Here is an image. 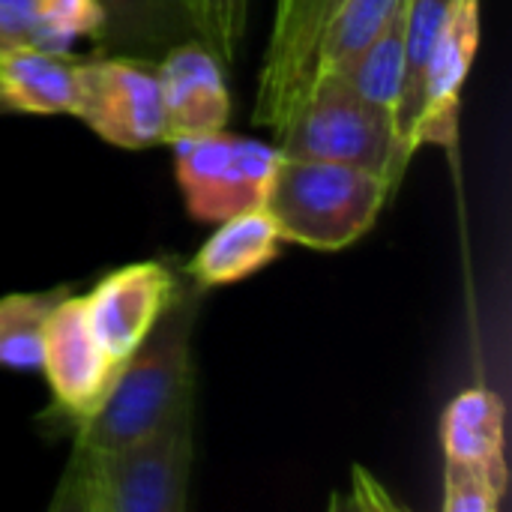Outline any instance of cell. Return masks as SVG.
I'll use <instances>...</instances> for the list:
<instances>
[{
  "mask_svg": "<svg viewBox=\"0 0 512 512\" xmlns=\"http://www.w3.org/2000/svg\"><path fill=\"white\" fill-rule=\"evenodd\" d=\"M204 288L180 270V285L150 336L117 369L99 405L75 420V444L84 450H111L141 441L168 426L183 408L198 402V372L192 336Z\"/></svg>",
  "mask_w": 512,
  "mask_h": 512,
  "instance_id": "1",
  "label": "cell"
},
{
  "mask_svg": "<svg viewBox=\"0 0 512 512\" xmlns=\"http://www.w3.org/2000/svg\"><path fill=\"white\" fill-rule=\"evenodd\" d=\"M195 465V405L159 432L111 447H72L54 512H183Z\"/></svg>",
  "mask_w": 512,
  "mask_h": 512,
  "instance_id": "2",
  "label": "cell"
},
{
  "mask_svg": "<svg viewBox=\"0 0 512 512\" xmlns=\"http://www.w3.org/2000/svg\"><path fill=\"white\" fill-rule=\"evenodd\" d=\"M396 186L339 162L282 156L264 198L285 243L339 252L357 243L381 216Z\"/></svg>",
  "mask_w": 512,
  "mask_h": 512,
  "instance_id": "3",
  "label": "cell"
},
{
  "mask_svg": "<svg viewBox=\"0 0 512 512\" xmlns=\"http://www.w3.org/2000/svg\"><path fill=\"white\" fill-rule=\"evenodd\" d=\"M276 141L282 156L351 165L381 174L393 186H399L414 156L396 132L393 111L363 99L333 72L312 81Z\"/></svg>",
  "mask_w": 512,
  "mask_h": 512,
  "instance_id": "4",
  "label": "cell"
},
{
  "mask_svg": "<svg viewBox=\"0 0 512 512\" xmlns=\"http://www.w3.org/2000/svg\"><path fill=\"white\" fill-rule=\"evenodd\" d=\"M174 150L177 186L198 222L219 225L246 210L264 207L282 150L225 129L168 141Z\"/></svg>",
  "mask_w": 512,
  "mask_h": 512,
  "instance_id": "5",
  "label": "cell"
},
{
  "mask_svg": "<svg viewBox=\"0 0 512 512\" xmlns=\"http://www.w3.org/2000/svg\"><path fill=\"white\" fill-rule=\"evenodd\" d=\"M75 117L123 150L168 144L156 63L105 54L81 60Z\"/></svg>",
  "mask_w": 512,
  "mask_h": 512,
  "instance_id": "6",
  "label": "cell"
},
{
  "mask_svg": "<svg viewBox=\"0 0 512 512\" xmlns=\"http://www.w3.org/2000/svg\"><path fill=\"white\" fill-rule=\"evenodd\" d=\"M342 6L345 0H276L252 111L258 126L276 135L297 111L318 78V51Z\"/></svg>",
  "mask_w": 512,
  "mask_h": 512,
  "instance_id": "7",
  "label": "cell"
},
{
  "mask_svg": "<svg viewBox=\"0 0 512 512\" xmlns=\"http://www.w3.org/2000/svg\"><path fill=\"white\" fill-rule=\"evenodd\" d=\"M177 285L180 273L171 264L141 261L108 273L90 294L81 297L99 348L117 366H123L150 336L153 324L174 300Z\"/></svg>",
  "mask_w": 512,
  "mask_h": 512,
  "instance_id": "8",
  "label": "cell"
},
{
  "mask_svg": "<svg viewBox=\"0 0 512 512\" xmlns=\"http://www.w3.org/2000/svg\"><path fill=\"white\" fill-rule=\"evenodd\" d=\"M117 363L99 348L81 297L63 294L45 321L42 339V375L69 423L90 414L108 393Z\"/></svg>",
  "mask_w": 512,
  "mask_h": 512,
  "instance_id": "9",
  "label": "cell"
},
{
  "mask_svg": "<svg viewBox=\"0 0 512 512\" xmlns=\"http://www.w3.org/2000/svg\"><path fill=\"white\" fill-rule=\"evenodd\" d=\"M168 141L219 132L231 114L225 63L201 42L186 39L156 60Z\"/></svg>",
  "mask_w": 512,
  "mask_h": 512,
  "instance_id": "10",
  "label": "cell"
},
{
  "mask_svg": "<svg viewBox=\"0 0 512 512\" xmlns=\"http://www.w3.org/2000/svg\"><path fill=\"white\" fill-rule=\"evenodd\" d=\"M480 45V0H456L429 57L420 93L417 144H453L459 129L462 87Z\"/></svg>",
  "mask_w": 512,
  "mask_h": 512,
  "instance_id": "11",
  "label": "cell"
},
{
  "mask_svg": "<svg viewBox=\"0 0 512 512\" xmlns=\"http://www.w3.org/2000/svg\"><path fill=\"white\" fill-rule=\"evenodd\" d=\"M96 54L156 63L186 39H198L186 0H99Z\"/></svg>",
  "mask_w": 512,
  "mask_h": 512,
  "instance_id": "12",
  "label": "cell"
},
{
  "mask_svg": "<svg viewBox=\"0 0 512 512\" xmlns=\"http://www.w3.org/2000/svg\"><path fill=\"white\" fill-rule=\"evenodd\" d=\"M282 234L264 207L222 219L219 228L192 255L186 273L207 291L240 282L267 267L282 252Z\"/></svg>",
  "mask_w": 512,
  "mask_h": 512,
  "instance_id": "13",
  "label": "cell"
},
{
  "mask_svg": "<svg viewBox=\"0 0 512 512\" xmlns=\"http://www.w3.org/2000/svg\"><path fill=\"white\" fill-rule=\"evenodd\" d=\"M78 66L66 51L15 48L0 54V105L24 114H72L78 108Z\"/></svg>",
  "mask_w": 512,
  "mask_h": 512,
  "instance_id": "14",
  "label": "cell"
},
{
  "mask_svg": "<svg viewBox=\"0 0 512 512\" xmlns=\"http://www.w3.org/2000/svg\"><path fill=\"white\" fill-rule=\"evenodd\" d=\"M447 468L480 471L507 480L504 465V402L492 390L459 393L441 423Z\"/></svg>",
  "mask_w": 512,
  "mask_h": 512,
  "instance_id": "15",
  "label": "cell"
},
{
  "mask_svg": "<svg viewBox=\"0 0 512 512\" xmlns=\"http://www.w3.org/2000/svg\"><path fill=\"white\" fill-rule=\"evenodd\" d=\"M456 0H408L405 3V81L396 102V132L411 153H417V123H420V93L429 57L438 36L453 12Z\"/></svg>",
  "mask_w": 512,
  "mask_h": 512,
  "instance_id": "16",
  "label": "cell"
},
{
  "mask_svg": "<svg viewBox=\"0 0 512 512\" xmlns=\"http://www.w3.org/2000/svg\"><path fill=\"white\" fill-rule=\"evenodd\" d=\"M408 3V0H405ZM363 99L396 111L405 81V6L360 54L333 69Z\"/></svg>",
  "mask_w": 512,
  "mask_h": 512,
  "instance_id": "17",
  "label": "cell"
},
{
  "mask_svg": "<svg viewBox=\"0 0 512 512\" xmlns=\"http://www.w3.org/2000/svg\"><path fill=\"white\" fill-rule=\"evenodd\" d=\"M69 288L0 297V369L39 372L45 321Z\"/></svg>",
  "mask_w": 512,
  "mask_h": 512,
  "instance_id": "18",
  "label": "cell"
},
{
  "mask_svg": "<svg viewBox=\"0 0 512 512\" xmlns=\"http://www.w3.org/2000/svg\"><path fill=\"white\" fill-rule=\"evenodd\" d=\"M402 6L405 0H345L324 33L318 51V75L333 72L345 60L360 54L402 12Z\"/></svg>",
  "mask_w": 512,
  "mask_h": 512,
  "instance_id": "19",
  "label": "cell"
},
{
  "mask_svg": "<svg viewBox=\"0 0 512 512\" xmlns=\"http://www.w3.org/2000/svg\"><path fill=\"white\" fill-rule=\"evenodd\" d=\"M36 48L66 51L78 36H93L102 27L99 0H39L36 3Z\"/></svg>",
  "mask_w": 512,
  "mask_h": 512,
  "instance_id": "20",
  "label": "cell"
},
{
  "mask_svg": "<svg viewBox=\"0 0 512 512\" xmlns=\"http://www.w3.org/2000/svg\"><path fill=\"white\" fill-rule=\"evenodd\" d=\"M198 39L231 66L249 21V0H186Z\"/></svg>",
  "mask_w": 512,
  "mask_h": 512,
  "instance_id": "21",
  "label": "cell"
},
{
  "mask_svg": "<svg viewBox=\"0 0 512 512\" xmlns=\"http://www.w3.org/2000/svg\"><path fill=\"white\" fill-rule=\"evenodd\" d=\"M507 480L480 474V471H462V468H444V510L447 512H495L504 501Z\"/></svg>",
  "mask_w": 512,
  "mask_h": 512,
  "instance_id": "22",
  "label": "cell"
},
{
  "mask_svg": "<svg viewBox=\"0 0 512 512\" xmlns=\"http://www.w3.org/2000/svg\"><path fill=\"white\" fill-rule=\"evenodd\" d=\"M36 3L39 0H0V54L15 48H36Z\"/></svg>",
  "mask_w": 512,
  "mask_h": 512,
  "instance_id": "23",
  "label": "cell"
}]
</instances>
